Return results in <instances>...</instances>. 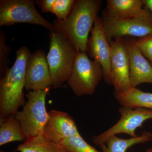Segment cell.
Segmentation results:
<instances>
[{
  "label": "cell",
  "mask_w": 152,
  "mask_h": 152,
  "mask_svg": "<svg viewBox=\"0 0 152 152\" xmlns=\"http://www.w3.org/2000/svg\"><path fill=\"white\" fill-rule=\"evenodd\" d=\"M102 4L100 0H76L66 18L54 21L53 24L56 30L64 36L77 52L87 53L89 34Z\"/></svg>",
  "instance_id": "cell-1"
},
{
  "label": "cell",
  "mask_w": 152,
  "mask_h": 152,
  "mask_svg": "<svg viewBox=\"0 0 152 152\" xmlns=\"http://www.w3.org/2000/svg\"><path fill=\"white\" fill-rule=\"evenodd\" d=\"M27 47H21L16 52L15 61L0 81V121L15 116L21 106L24 105L26 64L31 54Z\"/></svg>",
  "instance_id": "cell-2"
},
{
  "label": "cell",
  "mask_w": 152,
  "mask_h": 152,
  "mask_svg": "<svg viewBox=\"0 0 152 152\" xmlns=\"http://www.w3.org/2000/svg\"><path fill=\"white\" fill-rule=\"evenodd\" d=\"M50 49L47 56L52 87L61 86L70 75L77 52L62 34L50 31Z\"/></svg>",
  "instance_id": "cell-3"
},
{
  "label": "cell",
  "mask_w": 152,
  "mask_h": 152,
  "mask_svg": "<svg viewBox=\"0 0 152 152\" xmlns=\"http://www.w3.org/2000/svg\"><path fill=\"white\" fill-rule=\"evenodd\" d=\"M103 77L101 65L90 59L86 52H79L67 83L76 96H82L93 94Z\"/></svg>",
  "instance_id": "cell-4"
},
{
  "label": "cell",
  "mask_w": 152,
  "mask_h": 152,
  "mask_svg": "<svg viewBox=\"0 0 152 152\" xmlns=\"http://www.w3.org/2000/svg\"><path fill=\"white\" fill-rule=\"evenodd\" d=\"M50 89L29 91L23 110L15 115L24 133L26 140L43 133L49 117L46 99Z\"/></svg>",
  "instance_id": "cell-5"
},
{
  "label": "cell",
  "mask_w": 152,
  "mask_h": 152,
  "mask_svg": "<svg viewBox=\"0 0 152 152\" xmlns=\"http://www.w3.org/2000/svg\"><path fill=\"white\" fill-rule=\"evenodd\" d=\"M33 0H1L0 26L26 23L43 26L50 30H56L53 25L41 16Z\"/></svg>",
  "instance_id": "cell-6"
},
{
  "label": "cell",
  "mask_w": 152,
  "mask_h": 152,
  "mask_svg": "<svg viewBox=\"0 0 152 152\" xmlns=\"http://www.w3.org/2000/svg\"><path fill=\"white\" fill-rule=\"evenodd\" d=\"M106 37L112 39L125 37H145L152 35V15L132 19L109 16L104 12L102 18Z\"/></svg>",
  "instance_id": "cell-7"
},
{
  "label": "cell",
  "mask_w": 152,
  "mask_h": 152,
  "mask_svg": "<svg viewBox=\"0 0 152 152\" xmlns=\"http://www.w3.org/2000/svg\"><path fill=\"white\" fill-rule=\"evenodd\" d=\"M121 118L116 124L104 132L93 137L92 142L96 145L105 144L112 136L121 134L129 135L131 137H137L136 130L142 127L147 120L152 119V110L137 108H131L122 106L119 109Z\"/></svg>",
  "instance_id": "cell-8"
},
{
  "label": "cell",
  "mask_w": 152,
  "mask_h": 152,
  "mask_svg": "<svg viewBox=\"0 0 152 152\" xmlns=\"http://www.w3.org/2000/svg\"><path fill=\"white\" fill-rule=\"evenodd\" d=\"M111 50V78L115 92H124L132 88L130 80L129 55L123 38L112 40Z\"/></svg>",
  "instance_id": "cell-9"
},
{
  "label": "cell",
  "mask_w": 152,
  "mask_h": 152,
  "mask_svg": "<svg viewBox=\"0 0 152 152\" xmlns=\"http://www.w3.org/2000/svg\"><path fill=\"white\" fill-rule=\"evenodd\" d=\"M91 34L88 41L87 53L102 66L103 79L106 83L112 85L110 47L106 37L102 18L97 17Z\"/></svg>",
  "instance_id": "cell-10"
},
{
  "label": "cell",
  "mask_w": 152,
  "mask_h": 152,
  "mask_svg": "<svg viewBox=\"0 0 152 152\" xmlns=\"http://www.w3.org/2000/svg\"><path fill=\"white\" fill-rule=\"evenodd\" d=\"M52 87L51 78L47 56L43 50H38L28 58L25 71L27 91H43Z\"/></svg>",
  "instance_id": "cell-11"
},
{
  "label": "cell",
  "mask_w": 152,
  "mask_h": 152,
  "mask_svg": "<svg viewBox=\"0 0 152 152\" xmlns=\"http://www.w3.org/2000/svg\"><path fill=\"white\" fill-rule=\"evenodd\" d=\"M124 40L129 55L132 86L136 87L145 83H152V66L142 54L137 40L130 38Z\"/></svg>",
  "instance_id": "cell-12"
},
{
  "label": "cell",
  "mask_w": 152,
  "mask_h": 152,
  "mask_svg": "<svg viewBox=\"0 0 152 152\" xmlns=\"http://www.w3.org/2000/svg\"><path fill=\"white\" fill-rule=\"evenodd\" d=\"M43 134L53 141L60 142L71 137L80 135L73 118L65 112L52 110Z\"/></svg>",
  "instance_id": "cell-13"
},
{
  "label": "cell",
  "mask_w": 152,
  "mask_h": 152,
  "mask_svg": "<svg viewBox=\"0 0 152 152\" xmlns=\"http://www.w3.org/2000/svg\"><path fill=\"white\" fill-rule=\"evenodd\" d=\"M104 12L109 16L132 19L146 16L149 11L144 7L142 0H107Z\"/></svg>",
  "instance_id": "cell-14"
},
{
  "label": "cell",
  "mask_w": 152,
  "mask_h": 152,
  "mask_svg": "<svg viewBox=\"0 0 152 152\" xmlns=\"http://www.w3.org/2000/svg\"><path fill=\"white\" fill-rule=\"evenodd\" d=\"M114 96L122 106L131 108L152 110V93L145 92L136 87H132L124 92H115Z\"/></svg>",
  "instance_id": "cell-15"
},
{
  "label": "cell",
  "mask_w": 152,
  "mask_h": 152,
  "mask_svg": "<svg viewBox=\"0 0 152 152\" xmlns=\"http://www.w3.org/2000/svg\"><path fill=\"white\" fill-rule=\"evenodd\" d=\"M17 150L20 152H68L60 143L53 141L43 133L26 139Z\"/></svg>",
  "instance_id": "cell-16"
},
{
  "label": "cell",
  "mask_w": 152,
  "mask_h": 152,
  "mask_svg": "<svg viewBox=\"0 0 152 152\" xmlns=\"http://www.w3.org/2000/svg\"><path fill=\"white\" fill-rule=\"evenodd\" d=\"M152 141V134L144 132L140 135L129 139L120 138L117 135L112 136L105 144L100 146L103 152H126L129 148L137 144L143 143Z\"/></svg>",
  "instance_id": "cell-17"
},
{
  "label": "cell",
  "mask_w": 152,
  "mask_h": 152,
  "mask_svg": "<svg viewBox=\"0 0 152 152\" xmlns=\"http://www.w3.org/2000/svg\"><path fill=\"white\" fill-rule=\"evenodd\" d=\"M26 137L18 121L15 116L1 122L0 146L11 142L26 141Z\"/></svg>",
  "instance_id": "cell-18"
},
{
  "label": "cell",
  "mask_w": 152,
  "mask_h": 152,
  "mask_svg": "<svg viewBox=\"0 0 152 152\" xmlns=\"http://www.w3.org/2000/svg\"><path fill=\"white\" fill-rule=\"evenodd\" d=\"M59 143L68 152H101L88 144L80 134L63 140Z\"/></svg>",
  "instance_id": "cell-19"
},
{
  "label": "cell",
  "mask_w": 152,
  "mask_h": 152,
  "mask_svg": "<svg viewBox=\"0 0 152 152\" xmlns=\"http://www.w3.org/2000/svg\"><path fill=\"white\" fill-rule=\"evenodd\" d=\"M76 0H56L51 12L57 17L58 20L66 18L72 10Z\"/></svg>",
  "instance_id": "cell-20"
},
{
  "label": "cell",
  "mask_w": 152,
  "mask_h": 152,
  "mask_svg": "<svg viewBox=\"0 0 152 152\" xmlns=\"http://www.w3.org/2000/svg\"><path fill=\"white\" fill-rule=\"evenodd\" d=\"M11 49L5 42V34L3 31H0V71L1 75L5 74L8 70L10 63L9 54Z\"/></svg>",
  "instance_id": "cell-21"
},
{
  "label": "cell",
  "mask_w": 152,
  "mask_h": 152,
  "mask_svg": "<svg viewBox=\"0 0 152 152\" xmlns=\"http://www.w3.org/2000/svg\"><path fill=\"white\" fill-rule=\"evenodd\" d=\"M137 41L142 54L152 66V35L139 38Z\"/></svg>",
  "instance_id": "cell-22"
},
{
  "label": "cell",
  "mask_w": 152,
  "mask_h": 152,
  "mask_svg": "<svg viewBox=\"0 0 152 152\" xmlns=\"http://www.w3.org/2000/svg\"><path fill=\"white\" fill-rule=\"evenodd\" d=\"M56 0H37L35 3L42 10V12H51Z\"/></svg>",
  "instance_id": "cell-23"
},
{
  "label": "cell",
  "mask_w": 152,
  "mask_h": 152,
  "mask_svg": "<svg viewBox=\"0 0 152 152\" xmlns=\"http://www.w3.org/2000/svg\"><path fill=\"white\" fill-rule=\"evenodd\" d=\"M143 3L144 7L149 11L152 15V0H142Z\"/></svg>",
  "instance_id": "cell-24"
},
{
  "label": "cell",
  "mask_w": 152,
  "mask_h": 152,
  "mask_svg": "<svg viewBox=\"0 0 152 152\" xmlns=\"http://www.w3.org/2000/svg\"><path fill=\"white\" fill-rule=\"evenodd\" d=\"M146 152H152V148H149L146 151Z\"/></svg>",
  "instance_id": "cell-25"
},
{
  "label": "cell",
  "mask_w": 152,
  "mask_h": 152,
  "mask_svg": "<svg viewBox=\"0 0 152 152\" xmlns=\"http://www.w3.org/2000/svg\"><path fill=\"white\" fill-rule=\"evenodd\" d=\"M1 152H5L3 151H1Z\"/></svg>",
  "instance_id": "cell-26"
}]
</instances>
